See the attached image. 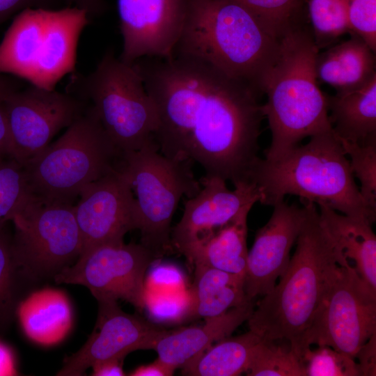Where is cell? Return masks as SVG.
<instances>
[{"label":"cell","instance_id":"d6986e66","mask_svg":"<svg viewBox=\"0 0 376 376\" xmlns=\"http://www.w3.org/2000/svg\"><path fill=\"white\" fill-rule=\"evenodd\" d=\"M253 308V300H251L221 315L205 318L201 326L167 331L154 348L157 359L174 370L183 368L214 343L230 336L249 319Z\"/></svg>","mask_w":376,"mask_h":376},{"label":"cell","instance_id":"8d00e7d4","mask_svg":"<svg viewBox=\"0 0 376 376\" xmlns=\"http://www.w3.org/2000/svg\"><path fill=\"white\" fill-rule=\"evenodd\" d=\"M12 158V142L3 102H0V162Z\"/></svg>","mask_w":376,"mask_h":376},{"label":"cell","instance_id":"74e56055","mask_svg":"<svg viewBox=\"0 0 376 376\" xmlns=\"http://www.w3.org/2000/svg\"><path fill=\"white\" fill-rule=\"evenodd\" d=\"M175 370L169 366L165 364L159 359L147 365L137 367L132 371L129 375L131 376H171L173 375Z\"/></svg>","mask_w":376,"mask_h":376},{"label":"cell","instance_id":"6da1fadb","mask_svg":"<svg viewBox=\"0 0 376 376\" xmlns=\"http://www.w3.org/2000/svg\"><path fill=\"white\" fill-rule=\"evenodd\" d=\"M134 65L158 112L159 152L199 164L205 176L249 182L265 118L260 95L198 59L142 58Z\"/></svg>","mask_w":376,"mask_h":376},{"label":"cell","instance_id":"8992f818","mask_svg":"<svg viewBox=\"0 0 376 376\" xmlns=\"http://www.w3.org/2000/svg\"><path fill=\"white\" fill-rule=\"evenodd\" d=\"M120 159L92 106L87 105L56 141L22 166L34 198L73 204L86 185L118 168Z\"/></svg>","mask_w":376,"mask_h":376},{"label":"cell","instance_id":"f1b7e54d","mask_svg":"<svg viewBox=\"0 0 376 376\" xmlns=\"http://www.w3.org/2000/svg\"><path fill=\"white\" fill-rule=\"evenodd\" d=\"M33 197L23 166L13 158L0 162V228Z\"/></svg>","mask_w":376,"mask_h":376},{"label":"cell","instance_id":"7402d4cb","mask_svg":"<svg viewBox=\"0 0 376 376\" xmlns=\"http://www.w3.org/2000/svg\"><path fill=\"white\" fill-rule=\"evenodd\" d=\"M375 53L358 36L318 53L315 61L318 80L336 93L355 89L376 75Z\"/></svg>","mask_w":376,"mask_h":376},{"label":"cell","instance_id":"60d3db41","mask_svg":"<svg viewBox=\"0 0 376 376\" xmlns=\"http://www.w3.org/2000/svg\"><path fill=\"white\" fill-rule=\"evenodd\" d=\"M17 373L12 351L0 341V376L16 375Z\"/></svg>","mask_w":376,"mask_h":376},{"label":"cell","instance_id":"52a82bcc","mask_svg":"<svg viewBox=\"0 0 376 376\" xmlns=\"http://www.w3.org/2000/svg\"><path fill=\"white\" fill-rule=\"evenodd\" d=\"M68 93L91 103L121 155L155 140L159 126L156 105L135 66L112 50L105 52L93 72L76 77Z\"/></svg>","mask_w":376,"mask_h":376},{"label":"cell","instance_id":"e0dca14e","mask_svg":"<svg viewBox=\"0 0 376 376\" xmlns=\"http://www.w3.org/2000/svg\"><path fill=\"white\" fill-rule=\"evenodd\" d=\"M302 203L301 207L284 201L278 203L269 221L257 230L248 251L244 276V290L249 299L268 294L285 272L291 249L308 216V205Z\"/></svg>","mask_w":376,"mask_h":376},{"label":"cell","instance_id":"cb8c5ba5","mask_svg":"<svg viewBox=\"0 0 376 376\" xmlns=\"http://www.w3.org/2000/svg\"><path fill=\"white\" fill-rule=\"evenodd\" d=\"M253 205L245 206L228 224L183 255L194 265L244 276L248 257L247 217Z\"/></svg>","mask_w":376,"mask_h":376},{"label":"cell","instance_id":"ffe728a7","mask_svg":"<svg viewBox=\"0 0 376 376\" xmlns=\"http://www.w3.org/2000/svg\"><path fill=\"white\" fill-rule=\"evenodd\" d=\"M320 221L333 244L363 281L376 292V237L372 224L318 205Z\"/></svg>","mask_w":376,"mask_h":376},{"label":"cell","instance_id":"d590c367","mask_svg":"<svg viewBox=\"0 0 376 376\" xmlns=\"http://www.w3.org/2000/svg\"><path fill=\"white\" fill-rule=\"evenodd\" d=\"M375 336L373 335L356 355L361 375H375Z\"/></svg>","mask_w":376,"mask_h":376},{"label":"cell","instance_id":"3957f363","mask_svg":"<svg viewBox=\"0 0 376 376\" xmlns=\"http://www.w3.org/2000/svg\"><path fill=\"white\" fill-rule=\"evenodd\" d=\"M281 38L233 0H190L173 56L207 63L262 95L278 58Z\"/></svg>","mask_w":376,"mask_h":376},{"label":"cell","instance_id":"4fadbf2b","mask_svg":"<svg viewBox=\"0 0 376 376\" xmlns=\"http://www.w3.org/2000/svg\"><path fill=\"white\" fill-rule=\"evenodd\" d=\"M123 50L128 64L142 58L169 59L190 10V0H117Z\"/></svg>","mask_w":376,"mask_h":376},{"label":"cell","instance_id":"836d02e7","mask_svg":"<svg viewBox=\"0 0 376 376\" xmlns=\"http://www.w3.org/2000/svg\"><path fill=\"white\" fill-rule=\"evenodd\" d=\"M11 241L4 227L0 228V320L10 314L14 275L19 273L13 258Z\"/></svg>","mask_w":376,"mask_h":376},{"label":"cell","instance_id":"603a6c76","mask_svg":"<svg viewBox=\"0 0 376 376\" xmlns=\"http://www.w3.org/2000/svg\"><path fill=\"white\" fill-rule=\"evenodd\" d=\"M327 97L330 123L338 139L359 144L376 140V75L355 89Z\"/></svg>","mask_w":376,"mask_h":376},{"label":"cell","instance_id":"44dd1931","mask_svg":"<svg viewBox=\"0 0 376 376\" xmlns=\"http://www.w3.org/2000/svg\"><path fill=\"white\" fill-rule=\"evenodd\" d=\"M17 314L25 335L42 346L61 342L72 325L70 301L58 289L46 288L31 292L19 304Z\"/></svg>","mask_w":376,"mask_h":376},{"label":"cell","instance_id":"1f68e13d","mask_svg":"<svg viewBox=\"0 0 376 376\" xmlns=\"http://www.w3.org/2000/svg\"><path fill=\"white\" fill-rule=\"evenodd\" d=\"M303 362L306 376L361 375L354 359L327 345L308 349L303 356Z\"/></svg>","mask_w":376,"mask_h":376},{"label":"cell","instance_id":"484cf974","mask_svg":"<svg viewBox=\"0 0 376 376\" xmlns=\"http://www.w3.org/2000/svg\"><path fill=\"white\" fill-rule=\"evenodd\" d=\"M262 340L250 330L240 336L225 338L182 368V374L189 376H236L246 373Z\"/></svg>","mask_w":376,"mask_h":376},{"label":"cell","instance_id":"f546056e","mask_svg":"<svg viewBox=\"0 0 376 376\" xmlns=\"http://www.w3.org/2000/svg\"><path fill=\"white\" fill-rule=\"evenodd\" d=\"M253 13L276 37L281 38L301 22L306 0H233Z\"/></svg>","mask_w":376,"mask_h":376},{"label":"cell","instance_id":"d6a6232c","mask_svg":"<svg viewBox=\"0 0 376 376\" xmlns=\"http://www.w3.org/2000/svg\"><path fill=\"white\" fill-rule=\"evenodd\" d=\"M351 34L376 52V0H345Z\"/></svg>","mask_w":376,"mask_h":376},{"label":"cell","instance_id":"8fae6325","mask_svg":"<svg viewBox=\"0 0 376 376\" xmlns=\"http://www.w3.org/2000/svg\"><path fill=\"white\" fill-rule=\"evenodd\" d=\"M375 334L376 292L345 262L308 331L307 346L327 345L354 359Z\"/></svg>","mask_w":376,"mask_h":376},{"label":"cell","instance_id":"e575fe53","mask_svg":"<svg viewBox=\"0 0 376 376\" xmlns=\"http://www.w3.org/2000/svg\"><path fill=\"white\" fill-rule=\"evenodd\" d=\"M63 0H0V23L27 8L56 9Z\"/></svg>","mask_w":376,"mask_h":376},{"label":"cell","instance_id":"d4e9b609","mask_svg":"<svg viewBox=\"0 0 376 376\" xmlns=\"http://www.w3.org/2000/svg\"><path fill=\"white\" fill-rule=\"evenodd\" d=\"M194 313L209 318L251 301L244 276L203 265H194Z\"/></svg>","mask_w":376,"mask_h":376},{"label":"cell","instance_id":"7a4b0ae2","mask_svg":"<svg viewBox=\"0 0 376 376\" xmlns=\"http://www.w3.org/2000/svg\"><path fill=\"white\" fill-rule=\"evenodd\" d=\"M278 284L257 304L249 330L269 341L285 340L303 361L308 331L345 262L322 225L314 203Z\"/></svg>","mask_w":376,"mask_h":376},{"label":"cell","instance_id":"ba28073f","mask_svg":"<svg viewBox=\"0 0 376 376\" xmlns=\"http://www.w3.org/2000/svg\"><path fill=\"white\" fill-rule=\"evenodd\" d=\"M191 162L164 156L155 140L121 155L120 166L136 201L141 244L155 258L173 249L171 224L182 197H192L201 188L191 171Z\"/></svg>","mask_w":376,"mask_h":376},{"label":"cell","instance_id":"9c48e42d","mask_svg":"<svg viewBox=\"0 0 376 376\" xmlns=\"http://www.w3.org/2000/svg\"><path fill=\"white\" fill-rule=\"evenodd\" d=\"M12 221L15 263L31 280L54 278L81 253L73 204L45 203L33 196Z\"/></svg>","mask_w":376,"mask_h":376},{"label":"cell","instance_id":"83f0119b","mask_svg":"<svg viewBox=\"0 0 376 376\" xmlns=\"http://www.w3.org/2000/svg\"><path fill=\"white\" fill-rule=\"evenodd\" d=\"M249 376H306L304 362L290 347L262 340L246 371Z\"/></svg>","mask_w":376,"mask_h":376},{"label":"cell","instance_id":"5b68a950","mask_svg":"<svg viewBox=\"0 0 376 376\" xmlns=\"http://www.w3.org/2000/svg\"><path fill=\"white\" fill-rule=\"evenodd\" d=\"M319 51L301 22L281 38L278 58L263 88L267 99L262 111L272 134L267 160L281 157L306 137L332 131L327 97L318 85Z\"/></svg>","mask_w":376,"mask_h":376},{"label":"cell","instance_id":"ac0fdd59","mask_svg":"<svg viewBox=\"0 0 376 376\" xmlns=\"http://www.w3.org/2000/svg\"><path fill=\"white\" fill-rule=\"evenodd\" d=\"M51 10L27 8L16 15L0 43V74L32 83L48 51Z\"/></svg>","mask_w":376,"mask_h":376},{"label":"cell","instance_id":"4dcf8cb0","mask_svg":"<svg viewBox=\"0 0 376 376\" xmlns=\"http://www.w3.org/2000/svg\"><path fill=\"white\" fill-rule=\"evenodd\" d=\"M354 177L360 182L359 191L367 207L376 213V140L359 144L339 139Z\"/></svg>","mask_w":376,"mask_h":376},{"label":"cell","instance_id":"7c38bea8","mask_svg":"<svg viewBox=\"0 0 376 376\" xmlns=\"http://www.w3.org/2000/svg\"><path fill=\"white\" fill-rule=\"evenodd\" d=\"M88 102L68 92L31 85L15 91L3 101L8 122L12 158L24 165L69 127L86 109Z\"/></svg>","mask_w":376,"mask_h":376},{"label":"cell","instance_id":"b9f144b4","mask_svg":"<svg viewBox=\"0 0 376 376\" xmlns=\"http://www.w3.org/2000/svg\"><path fill=\"white\" fill-rule=\"evenodd\" d=\"M15 91L8 81L0 76V102H3L6 97Z\"/></svg>","mask_w":376,"mask_h":376},{"label":"cell","instance_id":"2e32d148","mask_svg":"<svg viewBox=\"0 0 376 376\" xmlns=\"http://www.w3.org/2000/svg\"><path fill=\"white\" fill-rule=\"evenodd\" d=\"M201 183L199 191L185 201L182 217L171 230L172 247L182 254L228 224L245 206L260 201L251 182L237 184L233 190L219 177L205 176Z\"/></svg>","mask_w":376,"mask_h":376},{"label":"cell","instance_id":"f35d334b","mask_svg":"<svg viewBox=\"0 0 376 376\" xmlns=\"http://www.w3.org/2000/svg\"><path fill=\"white\" fill-rule=\"evenodd\" d=\"M124 359H113L95 363L93 368L92 375L94 376H123L125 375L123 369Z\"/></svg>","mask_w":376,"mask_h":376},{"label":"cell","instance_id":"4316f807","mask_svg":"<svg viewBox=\"0 0 376 376\" xmlns=\"http://www.w3.org/2000/svg\"><path fill=\"white\" fill-rule=\"evenodd\" d=\"M311 32L319 50L350 33L345 0H308Z\"/></svg>","mask_w":376,"mask_h":376},{"label":"cell","instance_id":"ab89813d","mask_svg":"<svg viewBox=\"0 0 376 376\" xmlns=\"http://www.w3.org/2000/svg\"><path fill=\"white\" fill-rule=\"evenodd\" d=\"M69 6H75L87 12L89 17L102 15L106 9L104 0H63Z\"/></svg>","mask_w":376,"mask_h":376},{"label":"cell","instance_id":"30bf717a","mask_svg":"<svg viewBox=\"0 0 376 376\" xmlns=\"http://www.w3.org/2000/svg\"><path fill=\"white\" fill-rule=\"evenodd\" d=\"M155 259L141 244H105L81 253L53 279L58 284L85 286L97 301L121 299L142 310L145 274Z\"/></svg>","mask_w":376,"mask_h":376},{"label":"cell","instance_id":"5bb4252c","mask_svg":"<svg viewBox=\"0 0 376 376\" xmlns=\"http://www.w3.org/2000/svg\"><path fill=\"white\" fill-rule=\"evenodd\" d=\"M79 197L74 211L81 253L96 246L123 242L127 233L137 229L136 201L120 166L86 185Z\"/></svg>","mask_w":376,"mask_h":376},{"label":"cell","instance_id":"277c9868","mask_svg":"<svg viewBox=\"0 0 376 376\" xmlns=\"http://www.w3.org/2000/svg\"><path fill=\"white\" fill-rule=\"evenodd\" d=\"M346 156L332 130L311 136L276 159L259 157L249 182L263 205L274 206L285 196L295 195L302 203L325 205L373 225L376 213L366 205Z\"/></svg>","mask_w":376,"mask_h":376},{"label":"cell","instance_id":"9a60e30c","mask_svg":"<svg viewBox=\"0 0 376 376\" xmlns=\"http://www.w3.org/2000/svg\"><path fill=\"white\" fill-rule=\"evenodd\" d=\"M97 302L93 333L77 352L65 359L56 375H83L88 368L101 361L124 359L136 350H154L167 332L137 315L124 312L117 301Z\"/></svg>","mask_w":376,"mask_h":376}]
</instances>
